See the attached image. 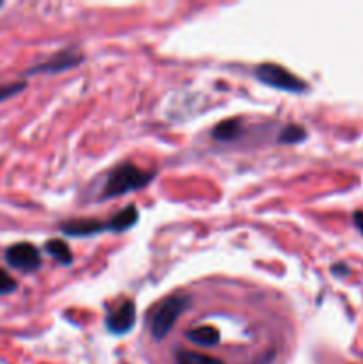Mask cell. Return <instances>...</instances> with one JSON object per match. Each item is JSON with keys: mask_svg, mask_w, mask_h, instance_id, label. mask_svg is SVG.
Returning <instances> with one entry per match:
<instances>
[{"mask_svg": "<svg viewBox=\"0 0 363 364\" xmlns=\"http://www.w3.org/2000/svg\"><path fill=\"white\" fill-rule=\"evenodd\" d=\"M153 176H155V173L141 169V167L134 166L130 162L120 164V166L110 171L105 183H103L102 199L105 201V199L120 198V196L144 188L153 180Z\"/></svg>", "mask_w": 363, "mask_h": 364, "instance_id": "cell-1", "label": "cell"}, {"mask_svg": "<svg viewBox=\"0 0 363 364\" xmlns=\"http://www.w3.org/2000/svg\"><path fill=\"white\" fill-rule=\"evenodd\" d=\"M191 308V299L182 295V297H169L157 308L155 315H153L152 323H149V331L155 341H162L167 334L171 333L177 320L184 315L187 309Z\"/></svg>", "mask_w": 363, "mask_h": 364, "instance_id": "cell-2", "label": "cell"}, {"mask_svg": "<svg viewBox=\"0 0 363 364\" xmlns=\"http://www.w3.org/2000/svg\"><path fill=\"white\" fill-rule=\"evenodd\" d=\"M255 77L256 80L269 85V87L278 89V91L305 92L306 89H308L305 80H301L299 77L292 75L287 68L278 66V64L273 63H263L260 64V66H256Z\"/></svg>", "mask_w": 363, "mask_h": 364, "instance_id": "cell-3", "label": "cell"}, {"mask_svg": "<svg viewBox=\"0 0 363 364\" xmlns=\"http://www.w3.org/2000/svg\"><path fill=\"white\" fill-rule=\"evenodd\" d=\"M6 262L7 265L21 272H34L41 267V256L34 245L28 242H20L6 249Z\"/></svg>", "mask_w": 363, "mask_h": 364, "instance_id": "cell-4", "label": "cell"}, {"mask_svg": "<svg viewBox=\"0 0 363 364\" xmlns=\"http://www.w3.org/2000/svg\"><path fill=\"white\" fill-rule=\"evenodd\" d=\"M82 60H84V55H82L77 48H64L60 50V52H57L56 55L50 57L46 63L32 66L31 70L27 71V75L60 73V71H68L71 70V68H77Z\"/></svg>", "mask_w": 363, "mask_h": 364, "instance_id": "cell-5", "label": "cell"}, {"mask_svg": "<svg viewBox=\"0 0 363 364\" xmlns=\"http://www.w3.org/2000/svg\"><path fill=\"white\" fill-rule=\"evenodd\" d=\"M135 326V304L132 301H125L116 309L107 315L105 327L110 334L123 336L130 333Z\"/></svg>", "mask_w": 363, "mask_h": 364, "instance_id": "cell-6", "label": "cell"}, {"mask_svg": "<svg viewBox=\"0 0 363 364\" xmlns=\"http://www.w3.org/2000/svg\"><path fill=\"white\" fill-rule=\"evenodd\" d=\"M60 231L68 237H93V235L105 233V231H112L110 228V220L107 223H102V220L96 219H77L70 220V223H64L60 226Z\"/></svg>", "mask_w": 363, "mask_h": 364, "instance_id": "cell-7", "label": "cell"}, {"mask_svg": "<svg viewBox=\"0 0 363 364\" xmlns=\"http://www.w3.org/2000/svg\"><path fill=\"white\" fill-rule=\"evenodd\" d=\"M187 340L199 347H216L221 341V333L212 326H199L192 331H187Z\"/></svg>", "mask_w": 363, "mask_h": 364, "instance_id": "cell-8", "label": "cell"}, {"mask_svg": "<svg viewBox=\"0 0 363 364\" xmlns=\"http://www.w3.org/2000/svg\"><path fill=\"white\" fill-rule=\"evenodd\" d=\"M139 220V210L134 205L125 206L123 210L116 213V215L110 219V228H112L114 233H121V231H127L134 226Z\"/></svg>", "mask_w": 363, "mask_h": 364, "instance_id": "cell-9", "label": "cell"}, {"mask_svg": "<svg viewBox=\"0 0 363 364\" xmlns=\"http://www.w3.org/2000/svg\"><path fill=\"white\" fill-rule=\"evenodd\" d=\"M238 134H241V121L233 117V119H226L217 124L212 132V137L219 142H230L235 141Z\"/></svg>", "mask_w": 363, "mask_h": 364, "instance_id": "cell-10", "label": "cell"}, {"mask_svg": "<svg viewBox=\"0 0 363 364\" xmlns=\"http://www.w3.org/2000/svg\"><path fill=\"white\" fill-rule=\"evenodd\" d=\"M46 252L52 256L53 259L60 263V265H71L73 263V256H71V249L68 247L66 242L63 240H48L45 245Z\"/></svg>", "mask_w": 363, "mask_h": 364, "instance_id": "cell-11", "label": "cell"}, {"mask_svg": "<svg viewBox=\"0 0 363 364\" xmlns=\"http://www.w3.org/2000/svg\"><path fill=\"white\" fill-rule=\"evenodd\" d=\"M174 363L177 364H224L212 355L199 354L192 350H177L174 352Z\"/></svg>", "mask_w": 363, "mask_h": 364, "instance_id": "cell-12", "label": "cell"}, {"mask_svg": "<svg viewBox=\"0 0 363 364\" xmlns=\"http://www.w3.org/2000/svg\"><path fill=\"white\" fill-rule=\"evenodd\" d=\"M306 137H308V134H306L305 128L299 127V124H288V127H285L283 130H281V134L278 135V142H280V144H299V142L305 141Z\"/></svg>", "mask_w": 363, "mask_h": 364, "instance_id": "cell-13", "label": "cell"}, {"mask_svg": "<svg viewBox=\"0 0 363 364\" xmlns=\"http://www.w3.org/2000/svg\"><path fill=\"white\" fill-rule=\"evenodd\" d=\"M27 87L25 82H11V84H2L0 85V103L6 102V100L13 98V96L20 95L23 89Z\"/></svg>", "mask_w": 363, "mask_h": 364, "instance_id": "cell-14", "label": "cell"}, {"mask_svg": "<svg viewBox=\"0 0 363 364\" xmlns=\"http://www.w3.org/2000/svg\"><path fill=\"white\" fill-rule=\"evenodd\" d=\"M18 283L6 272V270L0 269V295H7V294H13L16 290Z\"/></svg>", "mask_w": 363, "mask_h": 364, "instance_id": "cell-15", "label": "cell"}, {"mask_svg": "<svg viewBox=\"0 0 363 364\" xmlns=\"http://www.w3.org/2000/svg\"><path fill=\"white\" fill-rule=\"evenodd\" d=\"M352 220H354V226L358 228L359 233L363 235V212H362V210H358V212L354 213V217H352Z\"/></svg>", "mask_w": 363, "mask_h": 364, "instance_id": "cell-16", "label": "cell"}, {"mask_svg": "<svg viewBox=\"0 0 363 364\" xmlns=\"http://www.w3.org/2000/svg\"><path fill=\"white\" fill-rule=\"evenodd\" d=\"M2 6H4V4H2V2H0V7H2Z\"/></svg>", "mask_w": 363, "mask_h": 364, "instance_id": "cell-17", "label": "cell"}]
</instances>
